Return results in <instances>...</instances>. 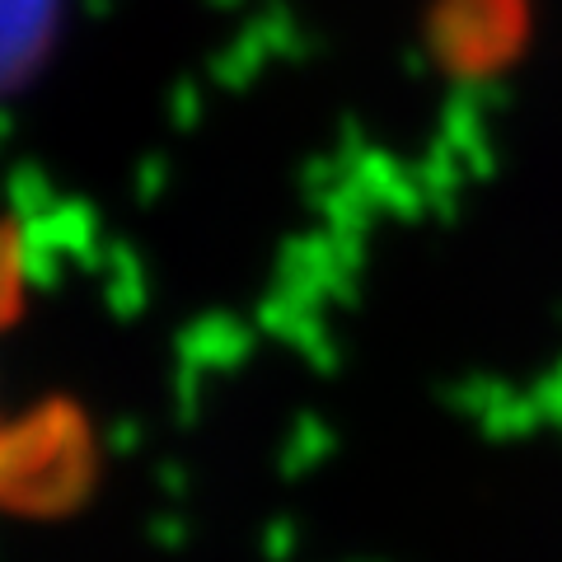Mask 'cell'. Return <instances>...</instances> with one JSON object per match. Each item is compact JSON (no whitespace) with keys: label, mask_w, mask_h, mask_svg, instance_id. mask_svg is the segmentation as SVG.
I'll list each match as a JSON object with an SVG mask.
<instances>
[{"label":"cell","mask_w":562,"mask_h":562,"mask_svg":"<svg viewBox=\"0 0 562 562\" xmlns=\"http://www.w3.org/2000/svg\"><path fill=\"white\" fill-rule=\"evenodd\" d=\"M52 20H57V0H0V90H10L38 66Z\"/></svg>","instance_id":"6da1fadb"}]
</instances>
